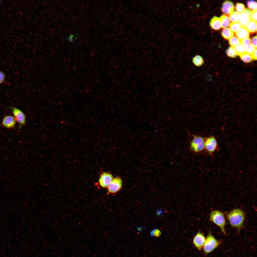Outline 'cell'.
Listing matches in <instances>:
<instances>
[{
	"label": "cell",
	"mask_w": 257,
	"mask_h": 257,
	"mask_svg": "<svg viewBox=\"0 0 257 257\" xmlns=\"http://www.w3.org/2000/svg\"><path fill=\"white\" fill-rule=\"evenodd\" d=\"M221 34L223 37L227 40L229 39L234 35L233 32L229 28H226L223 29Z\"/></svg>",
	"instance_id": "18"
},
{
	"label": "cell",
	"mask_w": 257,
	"mask_h": 257,
	"mask_svg": "<svg viewBox=\"0 0 257 257\" xmlns=\"http://www.w3.org/2000/svg\"><path fill=\"white\" fill-rule=\"evenodd\" d=\"M256 48H255L252 44H250L245 47V51L246 53L251 55Z\"/></svg>",
	"instance_id": "26"
},
{
	"label": "cell",
	"mask_w": 257,
	"mask_h": 257,
	"mask_svg": "<svg viewBox=\"0 0 257 257\" xmlns=\"http://www.w3.org/2000/svg\"><path fill=\"white\" fill-rule=\"evenodd\" d=\"M257 10H253L251 11L250 18L251 20L257 22Z\"/></svg>",
	"instance_id": "30"
},
{
	"label": "cell",
	"mask_w": 257,
	"mask_h": 257,
	"mask_svg": "<svg viewBox=\"0 0 257 257\" xmlns=\"http://www.w3.org/2000/svg\"><path fill=\"white\" fill-rule=\"evenodd\" d=\"M220 244V242L215 238L209 231L203 248L204 253L206 254L212 252Z\"/></svg>",
	"instance_id": "3"
},
{
	"label": "cell",
	"mask_w": 257,
	"mask_h": 257,
	"mask_svg": "<svg viewBox=\"0 0 257 257\" xmlns=\"http://www.w3.org/2000/svg\"><path fill=\"white\" fill-rule=\"evenodd\" d=\"M241 59L244 62L249 63L253 60L251 55L245 52L239 56Z\"/></svg>",
	"instance_id": "19"
},
{
	"label": "cell",
	"mask_w": 257,
	"mask_h": 257,
	"mask_svg": "<svg viewBox=\"0 0 257 257\" xmlns=\"http://www.w3.org/2000/svg\"><path fill=\"white\" fill-rule=\"evenodd\" d=\"M245 27L248 32L254 33L257 31V22L250 19Z\"/></svg>",
	"instance_id": "14"
},
{
	"label": "cell",
	"mask_w": 257,
	"mask_h": 257,
	"mask_svg": "<svg viewBox=\"0 0 257 257\" xmlns=\"http://www.w3.org/2000/svg\"><path fill=\"white\" fill-rule=\"evenodd\" d=\"M242 27L241 24L238 22H233L230 25L231 30L234 32L237 31Z\"/></svg>",
	"instance_id": "22"
},
{
	"label": "cell",
	"mask_w": 257,
	"mask_h": 257,
	"mask_svg": "<svg viewBox=\"0 0 257 257\" xmlns=\"http://www.w3.org/2000/svg\"><path fill=\"white\" fill-rule=\"evenodd\" d=\"M161 234V232L160 230L158 229H154L150 231V235L151 237H159Z\"/></svg>",
	"instance_id": "27"
},
{
	"label": "cell",
	"mask_w": 257,
	"mask_h": 257,
	"mask_svg": "<svg viewBox=\"0 0 257 257\" xmlns=\"http://www.w3.org/2000/svg\"><path fill=\"white\" fill-rule=\"evenodd\" d=\"M12 112L16 122L18 123L19 128L25 125L26 124V118L24 113L20 109L15 107L10 106L7 107Z\"/></svg>",
	"instance_id": "5"
},
{
	"label": "cell",
	"mask_w": 257,
	"mask_h": 257,
	"mask_svg": "<svg viewBox=\"0 0 257 257\" xmlns=\"http://www.w3.org/2000/svg\"><path fill=\"white\" fill-rule=\"evenodd\" d=\"M16 121L13 116L7 115L2 119L1 125L8 129L14 128L16 124Z\"/></svg>",
	"instance_id": "10"
},
{
	"label": "cell",
	"mask_w": 257,
	"mask_h": 257,
	"mask_svg": "<svg viewBox=\"0 0 257 257\" xmlns=\"http://www.w3.org/2000/svg\"><path fill=\"white\" fill-rule=\"evenodd\" d=\"M226 53L228 57L232 58H235L237 55L235 48L232 46L229 47L227 49Z\"/></svg>",
	"instance_id": "20"
},
{
	"label": "cell",
	"mask_w": 257,
	"mask_h": 257,
	"mask_svg": "<svg viewBox=\"0 0 257 257\" xmlns=\"http://www.w3.org/2000/svg\"><path fill=\"white\" fill-rule=\"evenodd\" d=\"M251 11L249 9H246L240 13L239 21L242 27H245L250 19Z\"/></svg>",
	"instance_id": "11"
},
{
	"label": "cell",
	"mask_w": 257,
	"mask_h": 257,
	"mask_svg": "<svg viewBox=\"0 0 257 257\" xmlns=\"http://www.w3.org/2000/svg\"><path fill=\"white\" fill-rule=\"evenodd\" d=\"M122 181L121 178L117 177L113 178L107 188L108 193H116L122 188Z\"/></svg>",
	"instance_id": "6"
},
{
	"label": "cell",
	"mask_w": 257,
	"mask_h": 257,
	"mask_svg": "<svg viewBox=\"0 0 257 257\" xmlns=\"http://www.w3.org/2000/svg\"><path fill=\"white\" fill-rule=\"evenodd\" d=\"M234 9V6L232 2L226 0L223 3L221 9L224 13L229 15L233 12Z\"/></svg>",
	"instance_id": "12"
},
{
	"label": "cell",
	"mask_w": 257,
	"mask_h": 257,
	"mask_svg": "<svg viewBox=\"0 0 257 257\" xmlns=\"http://www.w3.org/2000/svg\"><path fill=\"white\" fill-rule=\"evenodd\" d=\"M251 44L255 48H257V35L253 37L251 41Z\"/></svg>",
	"instance_id": "32"
},
{
	"label": "cell",
	"mask_w": 257,
	"mask_h": 257,
	"mask_svg": "<svg viewBox=\"0 0 257 257\" xmlns=\"http://www.w3.org/2000/svg\"><path fill=\"white\" fill-rule=\"evenodd\" d=\"M209 25L212 28L215 30H219L221 27L219 18L216 16H214L211 19Z\"/></svg>",
	"instance_id": "13"
},
{
	"label": "cell",
	"mask_w": 257,
	"mask_h": 257,
	"mask_svg": "<svg viewBox=\"0 0 257 257\" xmlns=\"http://www.w3.org/2000/svg\"><path fill=\"white\" fill-rule=\"evenodd\" d=\"M240 13L236 11L233 12L229 15V18L233 22H238L239 21Z\"/></svg>",
	"instance_id": "21"
},
{
	"label": "cell",
	"mask_w": 257,
	"mask_h": 257,
	"mask_svg": "<svg viewBox=\"0 0 257 257\" xmlns=\"http://www.w3.org/2000/svg\"><path fill=\"white\" fill-rule=\"evenodd\" d=\"M236 10L239 12H242L245 10V6L244 5L240 3H237L235 5Z\"/></svg>",
	"instance_id": "28"
},
{
	"label": "cell",
	"mask_w": 257,
	"mask_h": 257,
	"mask_svg": "<svg viewBox=\"0 0 257 257\" xmlns=\"http://www.w3.org/2000/svg\"><path fill=\"white\" fill-rule=\"evenodd\" d=\"M234 48L237 55H240L245 53V48L241 43L235 46Z\"/></svg>",
	"instance_id": "23"
},
{
	"label": "cell",
	"mask_w": 257,
	"mask_h": 257,
	"mask_svg": "<svg viewBox=\"0 0 257 257\" xmlns=\"http://www.w3.org/2000/svg\"><path fill=\"white\" fill-rule=\"evenodd\" d=\"M227 216L232 227L237 228L238 230L242 228L245 219V214L241 210L238 208L234 209L227 214Z\"/></svg>",
	"instance_id": "1"
},
{
	"label": "cell",
	"mask_w": 257,
	"mask_h": 257,
	"mask_svg": "<svg viewBox=\"0 0 257 257\" xmlns=\"http://www.w3.org/2000/svg\"><path fill=\"white\" fill-rule=\"evenodd\" d=\"M251 41V39L249 37L245 38L241 40L240 43L245 48L250 44Z\"/></svg>",
	"instance_id": "29"
},
{
	"label": "cell",
	"mask_w": 257,
	"mask_h": 257,
	"mask_svg": "<svg viewBox=\"0 0 257 257\" xmlns=\"http://www.w3.org/2000/svg\"><path fill=\"white\" fill-rule=\"evenodd\" d=\"M210 218L212 222L220 227L224 234H226L225 229L226 221L222 213L218 210L213 211L210 214Z\"/></svg>",
	"instance_id": "2"
},
{
	"label": "cell",
	"mask_w": 257,
	"mask_h": 257,
	"mask_svg": "<svg viewBox=\"0 0 257 257\" xmlns=\"http://www.w3.org/2000/svg\"><path fill=\"white\" fill-rule=\"evenodd\" d=\"M221 25L223 28H226L228 27L230 23L229 18L225 15H222L220 17Z\"/></svg>",
	"instance_id": "17"
},
{
	"label": "cell",
	"mask_w": 257,
	"mask_h": 257,
	"mask_svg": "<svg viewBox=\"0 0 257 257\" xmlns=\"http://www.w3.org/2000/svg\"><path fill=\"white\" fill-rule=\"evenodd\" d=\"M113 178V176L111 173L103 172L101 174L99 178V184L103 188H107Z\"/></svg>",
	"instance_id": "9"
},
{
	"label": "cell",
	"mask_w": 257,
	"mask_h": 257,
	"mask_svg": "<svg viewBox=\"0 0 257 257\" xmlns=\"http://www.w3.org/2000/svg\"><path fill=\"white\" fill-rule=\"evenodd\" d=\"M1 2V0H0V4Z\"/></svg>",
	"instance_id": "35"
},
{
	"label": "cell",
	"mask_w": 257,
	"mask_h": 257,
	"mask_svg": "<svg viewBox=\"0 0 257 257\" xmlns=\"http://www.w3.org/2000/svg\"><path fill=\"white\" fill-rule=\"evenodd\" d=\"M190 147L195 152H200L205 148V140L201 136H194L190 142Z\"/></svg>",
	"instance_id": "4"
},
{
	"label": "cell",
	"mask_w": 257,
	"mask_h": 257,
	"mask_svg": "<svg viewBox=\"0 0 257 257\" xmlns=\"http://www.w3.org/2000/svg\"><path fill=\"white\" fill-rule=\"evenodd\" d=\"M236 36L241 40L247 37H249V34L248 31L244 27H242L235 33Z\"/></svg>",
	"instance_id": "15"
},
{
	"label": "cell",
	"mask_w": 257,
	"mask_h": 257,
	"mask_svg": "<svg viewBox=\"0 0 257 257\" xmlns=\"http://www.w3.org/2000/svg\"><path fill=\"white\" fill-rule=\"evenodd\" d=\"M192 61L194 65L197 67L202 66L204 62L203 57L199 55H196L194 56L192 59Z\"/></svg>",
	"instance_id": "16"
},
{
	"label": "cell",
	"mask_w": 257,
	"mask_h": 257,
	"mask_svg": "<svg viewBox=\"0 0 257 257\" xmlns=\"http://www.w3.org/2000/svg\"><path fill=\"white\" fill-rule=\"evenodd\" d=\"M206 239L204 235L199 231L193 237V243L198 250H201L203 248Z\"/></svg>",
	"instance_id": "8"
},
{
	"label": "cell",
	"mask_w": 257,
	"mask_h": 257,
	"mask_svg": "<svg viewBox=\"0 0 257 257\" xmlns=\"http://www.w3.org/2000/svg\"><path fill=\"white\" fill-rule=\"evenodd\" d=\"M5 74L2 71L0 70V84L3 83L5 79Z\"/></svg>",
	"instance_id": "31"
},
{
	"label": "cell",
	"mask_w": 257,
	"mask_h": 257,
	"mask_svg": "<svg viewBox=\"0 0 257 257\" xmlns=\"http://www.w3.org/2000/svg\"><path fill=\"white\" fill-rule=\"evenodd\" d=\"M218 144L214 137L211 136L205 140V148L210 154H212L217 149Z\"/></svg>",
	"instance_id": "7"
},
{
	"label": "cell",
	"mask_w": 257,
	"mask_h": 257,
	"mask_svg": "<svg viewBox=\"0 0 257 257\" xmlns=\"http://www.w3.org/2000/svg\"><path fill=\"white\" fill-rule=\"evenodd\" d=\"M247 7L250 9L253 10H257V2L256 1L252 0H248L247 2Z\"/></svg>",
	"instance_id": "25"
},
{
	"label": "cell",
	"mask_w": 257,
	"mask_h": 257,
	"mask_svg": "<svg viewBox=\"0 0 257 257\" xmlns=\"http://www.w3.org/2000/svg\"><path fill=\"white\" fill-rule=\"evenodd\" d=\"M229 42L231 45L234 47L240 43L239 40L235 36H233L229 39Z\"/></svg>",
	"instance_id": "24"
},
{
	"label": "cell",
	"mask_w": 257,
	"mask_h": 257,
	"mask_svg": "<svg viewBox=\"0 0 257 257\" xmlns=\"http://www.w3.org/2000/svg\"><path fill=\"white\" fill-rule=\"evenodd\" d=\"M251 57L254 60H256L257 59V49L256 48L252 54L251 55Z\"/></svg>",
	"instance_id": "34"
},
{
	"label": "cell",
	"mask_w": 257,
	"mask_h": 257,
	"mask_svg": "<svg viewBox=\"0 0 257 257\" xmlns=\"http://www.w3.org/2000/svg\"><path fill=\"white\" fill-rule=\"evenodd\" d=\"M77 38L76 37L75 38L74 37V36L73 35H71L67 38V40L69 42L72 43L74 41V39L76 40Z\"/></svg>",
	"instance_id": "33"
}]
</instances>
